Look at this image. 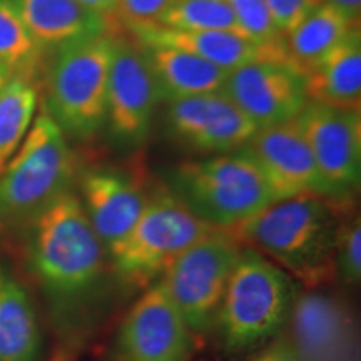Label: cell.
I'll use <instances>...</instances> for the list:
<instances>
[{"label": "cell", "instance_id": "1", "mask_svg": "<svg viewBox=\"0 0 361 361\" xmlns=\"http://www.w3.org/2000/svg\"><path fill=\"white\" fill-rule=\"evenodd\" d=\"M29 259L59 314L87 316L101 301L107 252L80 197L66 191L30 221Z\"/></svg>", "mask_w": 361, "mask_h": 361}, {"label": "cell", "instance_id": "2", "mask_svg": "<svg viewBox=\"0 0 361 361\" xmlns=\"http://www.w3.org/2000/svg\"><path fill=\"white\" fill-rule=\"evenodd\" d=\"M335 200L313 192L273 201L229 229L239 243L273 261L306 286H316L335 268Z\"/></svg>", "mask_w": 361, "mask_h": 361}, {"label": "cell", "instance_id": "3", "mask_svg": "<svg viewBox=\"0 0 361 361\" xmlns=\"http://www.w3.org/2000/svg\"><path fill=\"white\" fill-rule=\"evenodd\" d=\"M168 191L197 219L219 229H231L278 201L241 151L180 162L168 173Z\"/></svg>", "mask_w": 361, "mask_h": 361}, {"label": "cell", "instance_id": "4", "mask_svg": "<svg viewBox=\"0 0 361 361\" xmlns=\"http://www.w3.org/2000/svg\"><path fill=\"white\" fill-rule=\"evenodd\" d=\"M290 274L251 247H243L214 326L229 353H241L276 335L295 305Z\"/></svg>", "mask_w": 361, "mask_h": 361}, {"label": "cell", "instance_id": "5", "mask_svg": "<svg viewBox=\"0 0 361 361\" xmlns=\"http://www.w3.org/2000/svg\"><path fill=\"white\" fill-rule=\"evenodd\" d=\"M74 154L64 130L42 109L0 174V226L30 223L69 191Z\"/></svg>", "mask_w": 361, "mask_h": 361}, {"label": "cell", "instance_id": "6", "mask_svg": "<svg viewBox=\"0 0 361 361\" xmlns=\"http://www.w3.org/2000/svg\"><path fill=\"white\" fill-rule=\"evenodd\" d=\"M114 35L82 39L57 49L47 72L45 111L71 137L87 141L107 116V84Z\"/></svg>", "mask_w": 361, "mask_h": 361}, {"label": "cell", "instance_id": "7", "mask_svg": "<svg viewBox=\"0 0 361 361\" xmlns=\"http://www.w3.org/2000/svg\"><path fill=\"white\" fill-rule=\"evenodd\" d=\"M209 224L189 213L169 191L149 197L133 229L107 250L112 273L130 290H146L192 243L209 233Z\"/></svg>", "mask_w": 361, "mask_h": 361}, {"label": "cell", "instance_id": "8", "mask_svg": "<svg viewBox=\"0 0 361 361\" xmlns=\"http://www.w3.org/2000/svg\"><path fill=\"white\" fill-rule=\"evenodd\" d=\"M241 251L243 245L229 229L214 228L180 252L162 273L159 283L192 333L214 326Z\"/></svg>", "mask_w": 361, "mask_h": 361}, {"label": "cell", "instance_id": "9", "mask_svg": "<svg viewBox=\"0 0 361 361\" xmlns=\"http://www.w3.org/2000/svg\"><path fill=\"white\" fill-rule=\"evenodd\" d=\"M159 90L142 45L116 35L107 84L106 126L121 147H137L151 130Z\"/></svg>", "mask_w": 361, "mask_h": 361}, {"label": "cell", "instance_id": "10", "mask_svg": "<svg viewBox=\"0 0 361 361\" xmlns=\"http://www.w3.org/2000/svg\"><path fill=\"white\" fill-rule=\"evenodd\" d=\"M221 92L258 129L290 123L310 101L305 74L288 59H263L229 71Z\"/></svg>", "mask_w": 361, "mask_h": 361}, {"label": "cell", "instance_id": "11", "mask_svg": "<svg viewBox=\"0 0 361 361\" xmlns=\"http://www.w3.org/2000/svg\"><path fill=\"white\" fill-rule=\"evenodd\" d=\"M194 333L157 281L130 306L116 338V361H189Z\"/></svg>", "mask_w": 361, "mask_h": 361}, {"label": "cell", "instance_id": "12", "mask_svg": "<svg viewBox=\"0 0 361 361\" xmlns=\"http://www.w3.org/2000/svg\"><path fill=\"white\" fill-rule=\"evenodd\" d=\"M295 121L323 179L340 200H345L361 179L360 111L308 101Z\"/></svg>", "mask_w": 361, "mask_h": 361}, {"label": "cell", "instance_id": "13", "mask_svg": "<svg viewBox=\"0 0 361 361\" xmlns=\"http://www.w3.org/2000/svg\"><path fill=\"white\" fill-rule=\"evenodd\" d=\"M239 151L263 173L276 200L300 192H313L328 200L343 201L323 179L296 121L258 129Z\"/></svg>", "mask_w": 361, "mask_h": 361}, {"label": "cell", "instance_id": "14", "mask_svg": "<svg viewBox=\"0 0 361 361\" xmlns=\"http://www.w3.org/2000/svg\"><path fill=\"white\" fill-rule=\"evenodd\" d=\"M166 124L171 137L183 146L221 154L245 147L258 130L221 90L171 102Z\"/></svg>", "mask_w": 361, "mask_h": 361}, {"label": "cell", "instance_id": "15", "mask_svg": "<svg viewBox=\"0 0 361 361\" xmlns=\"http://www.w3.org/2000/svg\"><path fill=\"white\" fill-rule=\"evenodd\" d=\"M79 188L85 214L106 252L133 229L149 200L137 180L109 166L82 171Z\"/></svg>", "mask_w": 361, "mask_h": 361}, {"label": "cell", "instance_id": "16", "mask_svg": "<svg viewBox=\"0 0 361 361\" xmlns=\"http://www.w3.org/2000/svg\"><path fill=\"white\" fill-rule=\"evenodd\" d=\"M290 316L301 361H356L353 322L335 298L308 293L295 300Z\"/></svg>", "mask_w": 361, "mask_h": 361}, {"label": "cell", "instance_id": "17", "mask_svg": "<svg viewBox=\"0 0 361 361\" xmlns=\"http://www.w3.org/2000/svg\"><path fill=\"white\" fill-rule=\"evenodd\" d=\"M130 32L139 44L166 45L191 52L213 62L221 69L236 67L263 59H288L284 51H269L252 44L243 35L219 30H179L159 24H129Z\"/></svg>", "mask_w": 361, "mask_h": 361}, {"label": "cell", "instance_id": "18", "mask_svg": "<svg viewBox=\"0 0 361 361\" xmlns=\"http://www.w3.org/2000/svg\"><path fill=\"white\" fill-rule=\"evenodd\" d=\"M22 20L42 51L107 34V17L75 0H13Z\"/></svg>", "mask_w": 361, "mask_h": 361}, {"label": "cell", "instance_id": "19", "mask_svg": "<svg viewBox=\"0 0 361 361\" xmlns=\"http://www.w3.org/2000/svg\"><path fill=\"white\" fill-rule=\"evenodd\" d=\"M141 45L154 74L161 102L171 104L179 99L219 92L229 74V71L180 49Z\"/></svg>", "mask_w": 361, "mask_h": 361}, {"label": "cell", "instance_id": "20", "mask_svg": "<svg viewBox=\"0 0 361 361\" xmlns=\"http://www.w3.org/2000/svg\"><path fill=\"white\" fill-rule=\"evenodd\" d=\"M306 92L313 102L340 109L360 111L361 99V35L360 27L351 30L326 57L310 71Z\"/></svg>", "mask_w": 361, "mask_h": 361}, {"label": "cell", "instance_id": "21", "mask_svg": "<svg viewBox=\"0 0 361 361\" xmlns=\"http://www.w3.org/2000/svg\"><path fill=\"white\" fill-rule=\"evenodd\" d=\"M40 328L24 286L0 264V361H39Z\"/></svg>", "mask_w": 361, "mask_h": 361}, {"label": "cell", "instance_id": "22", "mask_svg": "<svg viewBox=\"0 0 361 361\" xmlns=\"http://www.w3.org/2000/svg\"><path fill=\"white\" fill-rule=\"evenodd\" d=\"M356 27H360L358 22L351 20L340 8L322 2L295 30L284 35L288 61L306 75Z\"/></svg>", "mask_w": 361, "mask_h": 361}, {"label": "cell", "instance_id": "23", "mask_svg": "<svg viewBox=\"0 0 361 361\" xmlns=\"http://www.w3.org/2000/svg\"><path fill=\"white\" fill-rule=\"evenodd\" d=\"M39 92L32 79L12 75L0 87V174L29 133Z\"/></svg>", "mask_w": 361, "mask_h": 361}, {"label": "cell", "instance_id": "24", "mask_svg": "<svg viewBox=\"0 0 361 361\" xmlns=\"http://www.w3.org/2000/svg\"><path fill=\"white\" fill-rule=\"evenodd\" d=\"M44 51L22 20L13 0H0V64L13 75L35 79Z\"/></svg>", "mask_w": 361, "mask_h": 361}, {"label": "cell", "instance_id": "25", "mask_svg": "<svg viewBox=\"0 0 361 361\" xmlns=\"http://www.w3.org/2000/svg\"><path fill=\"white\" fill-rule=\"evenodd\" d=\"M156 24L179 30H219L243 35L228 0H176Z\"/></svg>", "mask_w": 361, "mask_h": 361}, {"label": "cell", "instance_id": "26", "mask_svg": "<svg viewBox=\"0 0 361 361\" xmlns=\"http://www.w3.org/2000/svg\"><path fill=\"white\" fill-rule=\"evenodd\" d=\"M228 4L247 40L269 51H284V35L264 0H228Z\"/></svg>", "mask_w": 361, "mask_h": 361}, {"label": "cell", "instance_id": "27", "mask_svg": "<svg viewBox=\"0 0 361 361\" xmlns=\"http://www.w3.org/2000/svg\"><path fill=\"white\" fill-rule=\"evenodd\" d=\"M335 268L346 283H358L361 279V223L356 216L340 226L335 250Z\"/></svg>", "mask_w": 361, "mask_h": 361}, {"label": "cell", "instance_id": "28", "mask_svg": "<svg viewBox=\"0 0 361 361\" xmlns=\"http://www.w3.org/2000/svg\"><path fill=\"white\" fill-rule=\"evenodd\" d=\"M264 4L276 22L279 32L288 35L322 4V0H264Z\"/></svg>", "mask_w": 361, "mask_h": 361}, {"label": "cell", "instance_id": "29", "mask_svg": "<svg viewBox=\"0 0 361 361\" xmlns=\"http://www.w3.org/2000/svg\"><path fill=\"white\" fill-rule=\"evenodd\" d=\"M174 4L176 0H119L117 12L123 16L126 25L156 24Z\"/></svg>", "mask_w": 361, "mask_h": 361}, {"label": "cell", "instance_id": "30", "mask_svg": "<svg viewBox=\"0 0 361 361\" xmlns=\"http://www.w3.org/2000/svg\"><path fill=\"white\" fill-rule=\"evenodd\" d=\"M251 361H301L290 338H279Z\"/></svg>", "mask_w": 361, "mask_h": 361}, {"label": "cell", "instance_id": "31", "mask_svg": "<svg viewBox=\"0 0 361 361\" xmlns=\"http://www.w3.org/2000/svg\"><path fill=\"white\" fill-rule=\"evenodd\" d=\"M80 6H84L89 11L99 13V16L107 17L111 13L117 12V6H119V0H75Z\"/></svg>", "mask_w": 361, "mask_h": 361}, {"label": "cell", "instance_id": "32", "mask_svg": "<svg viewBox=\"0 0 361 361\" xmlns=\"http://www.w3.org/2000/svg\"><path fill=\"white\" fill-rule=\"evenodd\" d=\"M323 4L340 8L343 13L350 17L353 22L360 24V13H361V0H322Z\"/></svg>", "mask_w": 361, "mask_h": 361}, {"label": "cell", "instance_id": "33", "mask_svg": "<svg viewBox=\"0 0 361 361\" xmlns=\"http://www.w3.org/2000/svg\"><path fill=\"white\" fill-rule=\"evenodd\" d=\"M12 75H13L12 71L8 69V67H6L4 64H0V87H2V85L6 84L7 80L12 78Z\"/></svg>", "mask_w": 361, "mask_h": 361}]
</instances>
